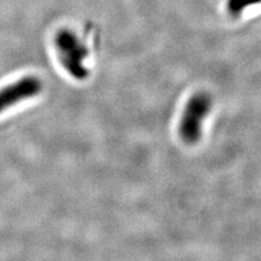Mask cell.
I'll use <instances>...</instances> for the list:
<instances>
[{
  "instance_id": "3",
  "label": "cell",
  "mask_w": 261,
  "mask_h": 261,
  "mask_svg": "<svg viewBox=\"0 0 261 261\" xmlns=\"http://www.w3.org/2000/svg\"><path fill=\"white\" fill-rule=\"evenodd\" d=\"M42 91V81L33 75L24 76L5 86L0 89V114L16 103L36 97Z\"/></svg>"
},
{
  "instance_id": "4",
  "label": "cell",
  "mask_w": 261,
  "mask_h": 261,
  "mask_svg": "<svg viewBox=\"0 0 261 261\" xmlns=\"http://www.w3.org/2000/svg\"><path fill=\"white\" fill-rule=\"evenodd\" d=\"M261 4V0H226L225 8L232 16H239L249 7Z\"/></svg>"
},
{
  "instance_id": "1",
  "label": "cell",
  "mask_w": 261,
  "mask_h": 261,
  "mask_svg": "<svg viewBox=\"0 0 261 261\" xmlns=\"http://www.w3.org/2000/svg\"><path fill=\"white\" fill-rule=\"evenodd\" d=\"M55 44L61 64L69 74L75 80L84 81L89 75L86 67L88 49L74 31L63 29L57 33Z\"/></svg>"
},
{
  "instance_id": "2",
  "label": "cell",
  "mask_w": 261,
  "mask_h": 261,
  "mask_svg": "<svg viewBox=\"0 0 261 261\" xmlns=\"http://www.w3.org/2000/svg\"><path fill=\"white\" fill-rule=\"evenodd\" d=\"M212 106V97L207 92L195 93L186 102L178 124V134L185 144L195 145L200 141Z\"/></svg>"
}]
</instances>
